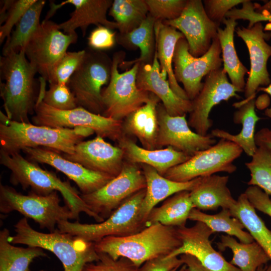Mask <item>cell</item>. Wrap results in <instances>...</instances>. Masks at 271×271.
<instances>
[{
    "mask_svg": "<svg viewBox=\"0 0 271 271\" xmlns=\"http://www.w3.org/2000/svg\"><path fill=\"white\" fill-rule=\"evenodd\" d=\"M156 20L148 14L141 25L133 31L116 35V42L125 48L135 49L139 48L141 54L138 58L130 61H122L119 68L127 70L136 63L151 64L156 52L155 24Z\"/></svg>",
    "mask_w": 271,
    "mask_h": 271,
    "instance_id": "30",
    "label": "cell"
},
{
    "mask_svg": "<svg viewBox=\"0 0 271 271\" xmlns=\"http://www.w3.org/2000/svg\"><path fill=\"white\" fill-rule=\"evenodd\" d=\"M177 230L182 245L168 256L189 254L211 271H241L213 247L210 237L214 232L205 224L196 222L191 227H177Z\"/></svg>",
    "mask_w": 271,
    "mask_h": 271,
    "instance_id": "19",
    "label": "cell"
},
{
    "mask_svg": "<svg viewBox=\"0 0 271 271\" xmlns=\"http://www.w3.org/2000/svg\"><path fill=\"white\" fill-rule=\"evenodd\" d=\"M9 230L0 231V271H31L30 265L34 259L48 256L44 249L38 247H18L9 240Z\"/></svg>",
    "mask_w": 271,
    "mask_h": 271,
    "instance_id": "34",
    "label": "cell"
},
{
    "mask_svg": "<svg viewBox=\"0 0 271 271\" xmlns=\"http://www.w3.org/2000/svg\"><path fill=\"white\" fill-rule=\"evenodd\" d=\"M229 210L233 216L240 220L271 260V230L256 213L244 193L239 195L235 205Z\"/></svg>",
    "mask_w": 271,
    "mask_h": 271,
    "instance_id": "35",
    "label": "cell"
},
{
    "mask_svg": "<svg viewBox=\"0 0 271 271\" xmlns=\"http://www.w3.org/2000/svg\"><path fill=\"white\" fill-rule=\"evenodd\" d=\"M178 268H175L173 269L172 270H171V271H179Z\"/></svg>",
    "mask_w": 271,
    "mask_h": 271,
    "instance_id": "55",
    "label": "cell"
},
{
    "mask_svg": "<svg viewBox=\"0 0 271 271\" xmlns=\"http://www.w3.org/2000/svg\"><path fill=\"white\" fill-rule=\"evenodd\" d=\"M244 193L255 209L271 217V198L269 195L255 186H249Z\"/></svg>",
    "mask_w": 271,
    "mask_h": 271,
    "instance_id": "48",
    "label": "cell"
},
{
    "mask_svg": "<svg viewBox=\"0 0 271 271\" xmlns=\"http://www.w3.org/2000/svg\"><path fill=\"white\" fill-rule=\"evenodd\" d=\"M39 271H46V270H39Z\"/></svg>",
    "mask_w": 271,
    "mask_h": 271,
    "instance_id": "56",
    "label": "cell"
},
{
    "mask_svg": "<svg viewBox=\"0 0 271 271\" xmlns=\"http://www.w3.org/2000/svg\"><path fill=\"white\" fill-rule=\"evenodd\" d=\"M93 243L97 253L114 259L127 258L139 267L150 259L169 255L182 245L177 227L160 223L130 235L107 236Z\"/></svg>",
    "mask_w": 271,
    "mask_h": 271,
    "instance_id": "3",
    "label": "cell"
},
{
    "mask_svg": "<svg viewBox=\"0 0 271 271\" xmlns=\"http://www.w3.org/2000/svg\"><path fill=\"white\" fill-rule=\"evenodd\" d=\"M32 121L35 125L53 128H89L97 136L113 141L118 142L124 136L122 120L96 114L81 107L67 110L57 109L43 100L37 102Z\"/></svg>",
    "mask_w": 271,
    "mask_h": 271,
    "instance_id": "10",
    "label": "cell"
},
{
    "mask_svg": "<svg viewBox=\"0 0 271 271\" xmlns=\"http://www.w3.org/2000/svg\"><path fill=\"white\" fill-rule=\"evenodd\" d=\"M141 165L147 185L146 195L141 209V215L145 223L151 210L159 202L179 192L191 191L200 178L186 182H176L160 175L150 166Z\"/></svg>",
    "mask_w": 271,
    "mask_h": 271,
    "instance_id": "27",
    "label": "cell"
},
{
    "mask_svg": "<svg viewBox=\"0 0 271 271\" xmlns=\"http://www.w3.org/2000/svg\"><path fill=\"white\" fill-rule=\"evenodd\" d=\"M254 11L262 15H271V0L266 2L263 5H260L257 3H254Z\"/></svg>",
    "mask_w": 271,
    "mask_h": 271,
    "instance_id": "52",
    "label": "cell"
},
{
    "mask_svg": "<svg viewBox=\"0 0 271 271\" xmlns=\"http://www.w3.org/2000/svg\"><path fill=\"white\" fill-rule=\"evenodd\" d=\"M217 245L221 251L227 248L231 249L233 256L229 262L241 271H256L270 260L267 253L255 241L242 243L237 241L233 236L221 235Z\"/></svg>",
    "mask_w": 271,
    "mask_h": 271,
    "instance_id": "33",
    "label": "cell"
},
{
    "mask_svg": "<svg viewBox=\"0 0 271 271\" xmlns=\"http://www.w3.org/2000/svg\"><path fill=\"white\" fill-rule=\"evenodd\" d=\"M242 150L235 143L220 139L210 147L199 151L185 162L169 169L163 176L178 182H186L218 172L232 174L237 167L234 161Z\"/></svg>",
    "mask_w": 271,
    "mask_h": 271,
    "instance_id": "11",
    "label": "cell"
},
{
    "mask_svg": "<svg viewBox=\"0 0 271 271\" xmlns=\"http://www.w3.org/2000/svg\"><path fill=\"white\" fill-rule=\"evenodd\" d=\"M36 0L2 1L0 11V43L10 36L13 27Z\"/></svg>",
    "mask_w": 271,
    "mask_h": 271,
    "instance_id": "40",
    "label": "cell"
},
{
    "mask_svg": "<svg viewBox=\"0 0 271 271\" xmlns=\"http://www.w3.org/2000/svg\"><path fill=\"white\" fill-rule=\"evenodd\" d=\"M221 53L217 37L213 39L208 51L199 57H195L190 53L185 37L177 42L173 59L174 75L177 82L183 84L190 100H193L202 88L203 78L221 68Z\"/></svg>",
    "mask_w": 271,
    "mask_h": 271,
    "instance_id": "12",
    "label": "cell"
},
{
    "mask_svg": "<svg viewBox=\"0 0 271 271\" xmlns=\"http://www.w3.org/2000/svg\"><path fill=\"white\" fill-rule=\"evenodd\" d=\"M22 151L29 160L47 164L65 175L78 186L81 194H88L102 188L114 177L89 170L82 165L65 159L57 152L38 147L26 148Z\"/></svg>",
    "mask_w": 271,
    "mask_h": 271,
    "instance_id": "20",
    "label": "cell"
},
{
    "mask_svg": "<svg viewBox=\"0 0 271 271\" xmlns=\"http://www.w3.org/2000/svg\"><path fill=\"white\" fill-rule=\"evenodd\" d=\"M16 234L9 236L13 244L40 247L52 252L61 262L64 271H82L88 263L97 261L99 255L94 243L56 229L43 233L33 228L23 217L14 225Z\"/></svg>",
    "mask_w": 271,
    "mask_h": 271,
    "instance_id": "5",
    "label": "cell"
},
{
    "mask_svg": "<svg viewBox=\"0 0 271 271\" xmlns=\"http://www.w3.org/2000/svg\"><path fill=\"white\" fill-rule=\"evenodd\" d=\"M182 265L179 256H161L145 262L140 267L139 271H171Z\"/></svg>",
    "mask_w": 271,
    "mask_h": 271,
    "instance_id": "49",
    "label": "cell"
},
{
    "mask_svg": "<svg viewBox=\"0 0 271 271\" xmlns=\"http://www.w3.org/2000/svg\"><path fill=\"white\" fill-rule=\"evenodd\" d=\"M235 31L245 43L250 57V69L244 89L245 100H248L255 98L258 88L270 84L267 62L271 57V45L265 40L269 39L271 34L264 32L260 22L251 28L237 27Z\"/></svg>",
    "mask_w": 271,
    "mask_h": 271,
    "instance_id": "18",
    "label": "cell"
},
{
    "mask_svg": "<svg viewBox=\"0 0 271 271\" xmlns=\"http://www.w3.org/2000/svg\"><path fill=\"white\" fill-rule=\"evenodd\" d=\"M146 186L142 170L137 164L126 161L117 176L98 190L81 196L92 212L105 220Z\"/></svg>",
    "mask_w": 271,
    "mask_h": 271,
    "instance_id": "13",
    "label": "cell"
},
{
    "mask_svg": "<svg viewBox=\"0 0 271 271\" xmlns=\"http://www.w3.org/2000/svg\"><path fill=\"white\" fill-rule=\"evenodd\" d=\"M183 265L179 271H211L207 268L193 255L182 254L179 256Z\"/></svg>",
    "mask_w": 271,
    "mask_h": 271,
    "instance_id": "50",
    "label": "cell"
},
{
    "mask_svg": "<svg viewBox=\"0 0 271 271\" xmlns=\"http://www.w3.org/2000/svg\"><path fill=\"white\" fill-rule=\"evenodd\" d=\"M245 0H205L203 6L208 18L218 27L225 18L226 14Z\"/></svg>",
    "mask_w": 271,
    "mask_h": 271,
    "instance_id": "46",
    "label": "cell"
},
{
    "mask_svg": "<svg viewBox=\"0 0 271 271\" xmlns=\"http://www.w3.org/2000/svg\"><path fill=\"white\" fill-rule=\"evenodd\" d=\"M58 192L47 195H39L31 192L28 195L18 192L11 187L0 185V212L8 214L18 211L37 222L42 229L49 232L56 230V226L62 221L75 219L67 205L60 204Z\"/></svg>",
    "mask_w": 271,
    "mask_h": 271,
    "instance_id": "7",
    "label": "cell"
},
{
    "mask_svg": "<svg viewBox=\"0 0 271 271\" xmlns=\"http://www.w3.org/2000/svg\"><path fill=\"white\" fill-rule=\"evenodd\" d=\"M160 101L156 95L150 93L149 100L130 113L122 121L123 133L137 138L142 147L147 150L158 149L157 106Z\"/></svg>",
    "mask_w": 271,
    "mask_h": 271,
    "instance_id": "25",
    "label": "cell"
},
{
    "mask_svg": "<svg viewBox=\"0 0 271 271\" xmlns=\"http://www.w3.org/2000/svg\"><path fill=\"white\" fill-rule=\"evenodd\" d=\"M37 71L25 55L24 49L0 57V92L7 118L31 123L39 92L35 78Z\"/></svg>",
    "mask_w": 271,
    "mask_h": 271,
    "instance_id": "1",
    "label": "cell"
},
{
    "mask_svg": "<svg viewBox=\"0 0 271 271\" xmlns=\"http://www.w3.org/2000/svg\"><path fill=\"white\" fill-rule=\"evenodd\" d=\"M149 14L156 21L172 20L180 17L187 0H145Z\"/></svg>",
    "mask_w": 271,
    "mask_h": 271,
    "instance_id": "43",
    "label": "cell"
},
{
    "mask_svg": "<svg viewBox=\"0 0 271 271\" xmlns=\"http://www.w3.org/2000/svg\"><path fill=\"white\" fill-rule=\"evenodd\" d=\"M159 131L157 148L171 147L191 157L196 153L205 150L217 143L211 134H199L193 131L186 118V115L172 116L169 114L163 104L157 106Z\"/></svg>",
    "mask_w": 271,
    "mask_h": 271,
    "instance_id": "17",
    "label": "cell"
},
{
    "mask_svg": "<svg viewBox=\"0 0 271 271\" xmlns=\"http://www.w3.org/2000/svg\"><path fill=\"white\" fill-rule=\"evenodd\" d=\"M250 161L245 165L250 172L249 186L260 188L271 195V149L264 145H258Z\"/></svg>",
    "mask_w": 271,
    "mask_h": 271,
    "instance_id": "39",
    "label": "cell"
},
{
    "mask_svg": "<svg viewBox=\"0 0 271 271\" xmlns=\"http://www.w3.org/2000/svg\"><path fill=\"white\" fill-rule=\"evenodd\" d=\"M188 219L205 224L214 233L222 232L235 236L242 243H248L254 241L248 232L243 230L245 227L240 220L233 216L228 209H222L219 213L211 215L194 208Z\"/></svg>",
    "mask_w": 271,
    "mask_h": 271,
    "instance_id": "36",
    "label": "cell"
},
{
    "mask_svg": "<svg viewBox=\"0 0 271 271\" xmlns=\"http://www.w3.org/2000/svg\"><path fill=\"white\" fill-rule=\"evenodd\" d=\"M62 156L89 170L112 177L120 173L124 162L122 150L98 136L80 142L76 145L73 154H63Z\"/></svg>",
    "mask_w": 271,
    "mask_h": 271,
    "instance_id": "21",
    "label": "cell"
},
{
    "mask_svg": "<svg viewBox=\"0 0 271 271\" xmlns=\"http://www.w3.org/2000/svg\"><path fill=\"white\" fill-rule=\"evenodd\" d=\"M125 53L120 51L113 54L111 77L101 92L104 111L102 115L122 120L130 113L146 103L150 92L139 89L137 84L139 63L123 73L118 70Z\"/></svg>",
    "mask_w": 271,
    "mask_h": 271,
    "instance_id": "8",
    "label": "cell"
},
{
    "mask_svg": "<svg viewBox=\"0 0 271 271\" xmlns=\"http://www.w3.org/2000/svg\"><path fill=\"white\" fill-rule=\"evenodd\" d=\"M162 22L182 33L190 53L195 57H201L208 51L217 37L219 28L208 18L201 0H187L179 17Z\"/></svg>",
    "mask_w": 271,
    "mask_h": 271,
    "instance_id": "16",
    "label": "cell"
},
{
    "mask_svg": "<svg viewBox=\"0 0 271 271\" xmlns=\"http://www.w3.org/2000/svg\"><path fill=\"white\" fill-rule=\"evenodd\" d=\"M226 18L235 20H243L248 21V28L252 27L257 23L268 22L264 27V31H271V15H264L254 11V4L249 0H245L242 4V8H234L230 10L225 16Z\"/></svg>",
    "mask_w": 271,
    "mask_h": 271,
    "instance_id": "45",
    "label": "cell"
},
{
    "mask_svg": "<svg viewBox=\"0 0 271 271\" xmlns=\"http://www.w3.org/2000/svg\"><path fill=\"white\" fill-rule=\"evenodd\" d=\"M112 2L111 0H67L59 4L51 2L50 9L43 21L50 20L58 9L66 4H71L74 6V10L70 14V18L58 24L59 29L64 33H75L76 29L80 28L84 36L87 28L91 24L102 25L111 30L117 29V24L108 20L106 17Z\"/></svg>",
    "mask_w": 271,
    "mask_h": 271,
    "instance_id": "22",
    "label": "cell"
},
{
    "mask_svg": "<svg viewBox=\"0 0 271 271\" xmlns=\"http://www.w3.org/2000/svg\"><path fill=\"white\" fill-rule=\"evenodd\" d=\"M85 53V50L65 53L52 68L48 80L49 84L68 85L71 76L82 63Z\"/></svg>",
    "mask_w": 271,
    "mask_h": 271,
    "instance_id": "41",
    "label": "cell"
},
{
    "mask_svg": "<svg viewBox=\"0 0 271 271\" xmlns=\"http://www.w3.org/2000/svg\"><path fill=\"white\" fill-rule=\"evenodd\" d=\"M234 105L238 109L234 113L233 120L235 123L242 125L240 131L232 134L226 130L216 128L210 134L214 138L235 143L247 156L252 157L257 148L255 142V127L257 121L261 119L255 111V99H244Z\"/></svg>",
    "mask_w": 271,
    "mask_h": 271,
    "instance_id": "28",
    "label": "cell"
},
{
    "mask_svg": "<svg viewBox=\"0 0 271 271\" xmlns=\"http://www.w3.org/2000/svg\"><path fill=\"white\" fill-rule=\"evenodd\" d=\"M256 145H264L271 149V129L264 127L258 130L255 134Z\"/></svg>",
    "mask_w": 271,
    "mask_h": 271,
    "instance_id": "51",
    "label": "cell"
},
{
    "mask_svg": "<svg viewBox=\"0 0 271 271\" xmlns=\"http://www.w3.org/2000/svg\"><path fill=\"white\" fill-rule=\"evenodd\" d=\"M0 163L11 171L10 181L13 185H19L24 189L31 188L32 192L41 195L54 191L60 193L75 219L78 220L83 212L98 223L104 220L90 209L69 182L62 181L54 173L42 169L20 153L8 154L0 151Z\"/></svg>",
    "mask_w": 271,
    "mask_h": 271,
    "instance_id": "4",
    "label": "cell"
},
{
    "mask_svg": "<svg viewBox=\"0 0 271 271\" xmlns=\"http://www.w3.org/2000/svg\"><path fill=\"white\" fill-rule=\"evenodd\" d=\"M98 254L99 259L87 263L82 271H139L140 267L127 258L121 257L114 259L107 254Z\"/></svg>",
    "mask_w": 271,
    "mask_h": 271,
    "instance_id": "44",
    "label": "cell"
},
{
    "mask_svg": "<svg viewBox=\"0 0 271 271\" xmlns=\"http://www.w3.org/2000/svg\"><path fill=\"white\" fill-rule=\"evenodd\" d=\"M43 101L48 106L62 110L78 107L75 97L67 84H49V88L45 91Z\"/></svg>",
    "mask_w": 271,
    "mask_h": 271,
    "instance_id": "42",
    "label": "cell"
},
{
    "mask_svg": "<svg viewBox=\"0 0 271 271\" xmlns=\"http://www.w3.org/2000/svg\"><path fill=\"white\" fill-rule=\"evenodd\" d=\"M118 143V147L122 150L127 162L137 165H147L162 176L171 168L185 162L191 157L171 147L147 150L139 146L124 135Z\"/></svg>",
    "mask_w": 271,
    "mask_h": 271,
    "instance_id": "24",
    "label": "cell"
},
{
    "mask_svg": "<svg viewBox=\"0 0 271 271\" xmlns=\"http://www.w3.org/2000/svg\"><path fill=\"white\" fill-rule=\"evenodd\" d=\"M166 78L161 72L156 51L152 63L140 64L137 84L139 89L156 95L170 115L181 116L189 113L192 108V101L177 95Z\"/></svg>",
    "mask_w": 271,
    "mask_h": 271,
    "instance_id": "23",
    "label": "cell"
},
{
    "mask_svg": "<svg viewBox=\"0 0 271 271\" xmlns=\"http://www.w3.org/2000/svg\"><path fill=\"white\" fill-rule=\"evenodd\" d=\"M116 35L112 30L102 25L98 26L88 37L90 48L102 51L111 48L116 42Z\"/></svg>",
    "mask_w": 271,
    "mask_h": 271,
    "instance_id": "47",
    "label": "cell"
},
{
    "mask_svg": "<svg viewBox=\"0 0 271 271\" xmlns=\"http://www.w3.org/2000/svg\"><path fill=\"white\" fill-rule=\"evenodd\" d=\"M149 14L145 0H114L108 15L118 25L119 34L129 33L139 27Z\"/></svg>",
    "mask_w": 271,
    "mask_h": 271,
    "instance_id": "38",
    "label": "cell"
},
{
    "mask_svg": "<svg viewBox=\"0 0 271 271\" xmlns=\"http://www.w3.org/2000/svg\"><path fill=\"white\" fill-rule=\"evenodd\" d=\"M256 271H271V263L259 267Z\"/></svg>",
    "mask_w": 271,
    "mask_h": 271,
    "instance_id": "54",
    "label": "cell"
},
{
    "mask_svg": "<svg viewBox=\"0 0 271 271\" xmlns=\"http://www.w3.org/2000/svg\"><path fill=\"white\" fill-rule=\"evenodd\" d=\"M222 23L225 27L218 28L217 37L222 55L223 69L228 74L231 84L242 92L246 84L244 76L249 71L239 59L234 44V33L237 23L233 19L226 18Z\"/></svg>",
    "mask_w": 271,
    "mask_h": 271,
    "instance_id": "31",
    "label": "cell"
},
{
    "mask_svg": "<svg viewBox=\"0 0 271 271\" xmlns=\"http://www.w3.org/2000/svg\"><path fill=\"white\" fill-rule=\"evenodd\" d=\"M44 0H36L16 25V28L6 40L2 55L24 49L28 41L40 26V16L45 5Z\"/></svg>",
    "mask_w": 271,
    "mask_h": 271,
    "instance_id": "37",
    "label": "cell"
},
{
    "mask_svg": "<svg viewBox=\"0 0 271 271\" xmlns=\"http://www.w3.org/2000/svg\"><path fill=\"white\" fill-rule=\"evenodd\" d=\"M262 91L268 94L271 96V83L266 87H260L257 91ZM266 116L271 118V107L266 109L264 111Z\"/></svg>",
    "mask_w": 271,
    "mask_h": 271,
    "instance_id": "53",
    "label": "cell"
},
{
    "mask_svg": "<svg viewBox=\"0 0 271 271\" xmlns=\"http://www.w3.org/2000/svg\"><path fill=\"white\" fill-rule=\"evenodd\" d=\"M238 92L240 90L228 81L223 68L209 73L205 77L201 91L192 100V108L188 120L190 127L199 134H208L213 124L209 117L212 108L222 101L239 98Z\"/></svg>",
    "mask_w": 271,
    "mask_h": 271,
    "instance_id": "15",
    "label": "cell"
},
{
    "mask_svg": "<svg viewBox=\"0 0 271 271\" xmlns=\"http://www.w3.org/2000/svg\"><path fill=\"white\" fill-rule=\"evenodd\" d=\"M0 116V151L8 154L38 147L73 154L76 145L94 133L83 127L53 128L17 122L9 119L2 111Z\"/></svg>",
    "mask_w": 271,
    "mask_h": 271,
    "instance_id": "2",
    "label": "cell"
},
{
    "mask_svg": "<svg viewBox=\"0 0 271 271\" xmlns=\"http://www.w3.org/2000/svg\"><path fill=\"white\" fill-rule=\"evenodd\" d=\"M228 181V176L214 174L200 177L197 184L190 191L194 208L200 210L232 208L236 200L227 187Z\"/></svg>",
    "mask_w": 271,
    "mask_h": 271,
    "instance_id": "26",
    "label": "cell"
},
{
    "mask_svg": "<svg viewBox=\"0 0 271 271\" xmlns=\"http://www.w3.org/2000/svg\"><path fill=\"white\" fill-rule=\"evenodd\" d=\"M84 59L71 76L68 85L78 107L102 115V87L109 82L112 59L105 53L91 48L85 50Z\"/></svg>",
    "mask_w": 271,
    "mask_h": 271,
    "instance_id": "9",
    "label": "cell"
},
{
    "mask_svg": "<svg viewBox=\"0 0 271 271\" xmlns=\"http://www.w3.org/2000/svg\"><path fill=\"white\" fill-rule=\"evenodd\" d=\"M194 208L190 191L179 192L151 210L146 220V227L156 223L174 227L185 226Z\"/></svg>",
    "mask_w": 271,
    "mask_h": 271,
    "instance_id": "32",
    "label": "cell"
},
{
    "mask_svg": "<svg viewBox=\"0 0 271 271\" xmlns=\"http://www.w3.org/2000/svg\"><path fill=\"white\" fill-rule=\"evenodd\" d=\"M77 39L76 33L65 34L59 29L58 24L51 20L43 21L24 49L37 73L48 81L55 64Z\"/></svg>",
    "mask_w": 271,
    "mask_h": 271,
    "instance_id": "14",
    "label": "cell"
},
{
    "mask_svg": "<svg viewBox=\"0 0 271 271\" xmlns=\"http://www.w3.org/2000/svg\"><path fill=\"white\" fill-rule=\"evenodd\" d=\"M154 31L156 51L162 74L168 78L171 88L177 95L182 98L189 99L185 90L175 78L172 65L176 45L179 40L184 37V35L161 21H156Z\"/></svg>",
    "mask_w": 271,
    "mask_h": 271,
    "instance_id": "29",
    "label": "cell"
},
{
    "mask_svg": "<svg viewBox=\"0 0 271 271\" xmlns=\"http://www.w3.org/2000/svg\"><path fill=\"white\" fill-rule=\"evenodd\" d=\"M146 193L145 188L132 195L102 222L88 224L64 220L58 223L57 229L91 242L107 236H125L139 232L146 227L141 215Z\"/></svg>",
    "mask_w": 271,
    "mask_h": 271,
    "instance_id": "6",
    "label": "cell"
}]
</instances>
